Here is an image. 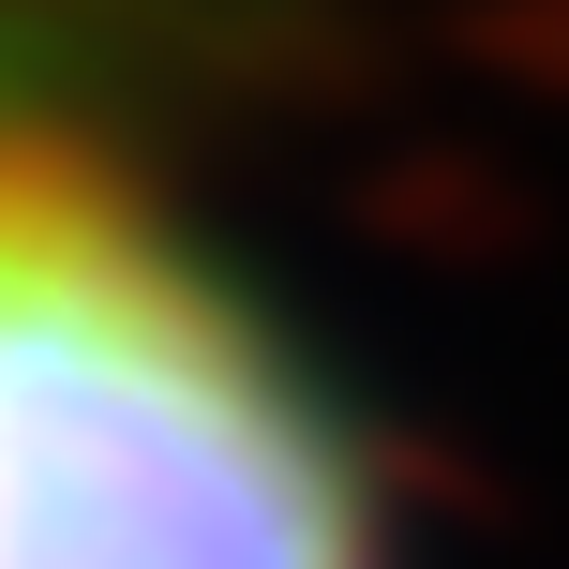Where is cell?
I'll return each instance as SVG.
<instances>
[{"mask_svg": "<svg viewBox=\"0 0 569 569\" xmlns=\"http://www.w3.org/2000/svg\"><path fill=\"white\" fill-rule=\"evenodd\" d=\"M0 569H375L315 360L46 120H0Z\"/></svg>", "mask_w": 569, "mask_h": 569, "instance_id": "1", "label": "cell"}, {"mask_svg": "<svg viewBox=\"0 0 569 569\" xmlns=\"http://www.w3.org/2000/svg\"><path fill=\"white\" fill-rule=\"evenodd\" d=\"M46 16H60V0H0V60H16V46H30Z\"/></svg>", "mask_w": 569, "mask_h": 569, "instance_id": "2", "label": "cell"}]
</instances>
